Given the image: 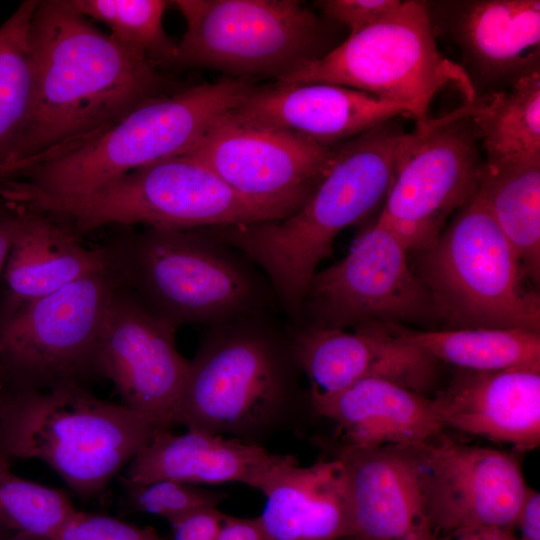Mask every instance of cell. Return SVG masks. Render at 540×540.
<instances>
[{
    "label": "cell",
    "mask_w": 540,
    "mask_h": 540,
    "mask_svg": "<svg viewBox=\"0 0 540 540\" xmlns=\"http://www.w3.org/2000/svg\"><path fill=\"white\" fill-rule=\"evenodd\" d=\"M31 40L34 106L5 178L84 142L163 95L165 79L142 52L97 29L65 0H38Z\"/></svg>",
    "instance_id": "1"
},
{
    "label": "cell",
    "mask_w": 540,
    "mask_h": 540,
    "mask_svg": "<svg viewBox=\"0 0 540 540\" xmlns=\"http://www.w3.org/2000/svg\"><path fill=\"white\" fill-rule=\"evenodd\" d=\"M404 133L389 120L336 144L316 190L284 218L205 228L260 268L290 323L301 324L307 288L318 265L333 255L336 236L384 203Z\"/></svg>",
    "instance_id": "2"
},
{
    "label": "cell",
    "mask_w": 540,
    "mask_h": 540,
    "mask_svg": "<svg viewBox=\"0 0 540 540\" xmlns=\"http://www.w3.org/2000/svg\"><path fill=\"white\" fill-rule=\"evenodd\" d=\"M290 324L270 313L207 327L189 360L175 424L257 445L294 428L311 401Z\"/></svg>",
    "instance_id": "3"
},
{
    "label": "cell",
    "mask_w": 540,
    "mask_h": 540,
    "mask_svg": "<svg viewBox=\"0 0 540 540\" xmlns=\"http://www.w3.org/2000/svg\"><path fill=\"white\" fill-rule=\"evenodd\" d=\"M116 230L101 244L107 266L156 317L206 328L281 311L260 268L204 228Z\"/></svg>",
    "instance_id": "4"
},
{
    "label": "cell",
    "mask_w": 540,
    "mask_h": 540,
    "mask_svg": "<svg viewBox=\"0 0 540 540\" xmlns=\"http://www.w3.org/2000/svg\"><path fill=\"white\" fill-rule=\"evenodd\" d=\"M253 86L227 77L150 98L93 137L3 180L0 198L12 206L75 199L138 168L186 155Z\"/></svg>",
    "instance_id": "5"
},
{
    "label": "cell",
    "mask_w": 540,
    "mask_h": 540,
    "mask_svg": "<svg viewBox=\"0 0 540 540\" xmlns=\"http://www.w3.org/2000/svg\"><path fill=\"white\" fill-rule=\"evenodd\" d=\"M156 430L81 385L12 392L0 411V449L44 462L84 499L105 490Z\"/></svg>",
    "instance_id": "6"
},
{
    "label": "cell",
    "mask_w": 540,
    "mask_h": 540,
    "mask_svg": "<svg viewBox=\"0 0 540 540\" xmlns=\"http://www.w3.org/2000/svg\"><path fill=\"white\" fill-rule=\"evenodd\" d=\"M22 207L55 218L82 238L107 226L220 227L281 219L298 210L240 194L189 155L138 168L83 197Z\"/></svg>",
    "instance_id": "7"
},
{
    "label": "cell",
    "mask_w": 540,
    "mask_h": 540,
    "mask_svg": "<svg viewBox=\"0 0 540 540\" xmlns=\"http://www.w3.org/2000/svg\"><path fill=\"white\" fill-rule=\"evenodd\" d=\"M186 22L174 67L282 80L338 42V24L296 0H177Z\"/></svg>",
    "instance_id": "8"
},
{
    "label": "cell",
    "mask_w": 540,
    "mask_h": 540,
    "mask_svg": "<svg viewBox=\"0 0 540 540\" xmlns=\"http://www.w3.org/2000/svg\"><path fill=\"white\" fill-rule=\"evenodd\" d=\"M422 253L420 279L445 329L540 333L539 294L524 285L513 247L478 195Z\"/></svg>",
    "instance_id": "9"
},
{
    "label": "cell",
    "mask_w": 540,
    "mask_h": 540,
    "mask_svg": "<svg viewBox=\"0 0 540 540\" xmlns=\"http://www.w3.org/2000/svg\"><path fill=\"white\" fill-rule=\"evenodd\" d=\"M285 83H325L369 93L406 106L425 121L433 98L447 87L472 101L475 90L461 66L444 57L424 1L401 3L324 57L304 65Z\"/></svg>",
    "instance_id": "10"
},
{
    "label": "cell",
    "mask_w": 540,
    "mask_h": 540,
    "mask_svg": "<svg viewBox=\"0 0 540 540\" xmlns=\"http://www.w3.org/2000/svg\"><path fill=\"white\" fill-rule=\"evenodd\" d=\"M120 286L105 268L20 309L0 324V381L9 393L81 385L98 374V343Z\"/></svg>",
    "instance_id": "11"
},
{
    "label": "cell",
    "mask_w": 540,
    "mask_h": 540,
    "mask_svg": "<svg viewBox=\"0 0 540 540\" xmlns=\"http://www.w3.org/2000/svg\"><path fill=\"white\" fill-rule=\"evenodd\" d=\"M472 122L451 111L417 122L398 146L395 174L376 218L408 250L424 251L447 217L478 193L484 161Z\"/></svg>",
    "instance_id": "12"
},
{
    "label": "cell",
    "mask_w": 540,
    "mask_h": 540,
    "mask_svg": "<svg viewBox=\"0 0 540 540\" xmlns=\"http://www.w3.org/2000/svg\"><path fill=\"white\" fill-rule=\"evenodd\" d=\"M436 319L427 288L408 265L407 250L377 220L342 260L315 273L301 309V323L341 330Z\"/></svg>",
    "instance_id": "13"
},
{
    "label": "cell",
    "mask_w": 540,
    "mask_h": 540,
    "mask_svg": "<svg viewBox=\"0 0 540 540\" xmlns=\"http://www.w3.org/2000/svg\"><path fill=\"white\" fill-rule=\"evenodd\" d=\"M423 488L434 536L496 528L516 530L529 486L509 451L437 436L419 444Z\"/></svg>",
    "instance_id": "14"
},
{
    "label": "cell",
    "mask_w": 540,
    "mask_h": 540,
    "mask_svg": "<svg viewBox=\"0 0 540 540\" xmlns=\"http://www.w3.org/2000/svg\"><path fill=\"white\" fill-rule=\"evenodd\" d=\"M176 331L120 285L109 301L99 336V377L110 380L122 404L157 430L175 424L189 369V360L176 347Z\"/></svg>",
    "instance_id": "15"
},
{
    "label": "cell",
    "mask_w": 540,
    "mask_h": 540,
    "mask_svg": "<svg viewBox=\"0 0 540 540\" xmlns=\"http://www.w3.org/2000/svg\"><path fill=\"white\" fill-rule=\"evenodd\" d=\"M334 146L287 130L250 125L228 112L186 155L244 196L300 209L327 173Z\"/></svg>",
    "instance_id": "16"
},
{
    "label": "cell",
    "mask_w": 540,
    "mask_h": 540,
    "mask_svg": "<svg viewBox=\"0 0 540 540\" xmlns=\"http://www.w3.org/2000/svg\"><path fill=\"white\" fill-rule=\"evenodd\" d=\"M435 37L454 44L476 97L540 73L539 0L424 1Z\"/></svg>",
    "instance_id": "17"
},
{
    "label": "cell",
    "mask_w": 540,
    "mask_h": 540,
    "mask_svg": "<svg viewBox=\"0 0 540 540\" xmlns=\"http://www.w3.org/2000/svg\"><path fill=\"white\" fill-rule=\"evenodd\" d=\"M290 332L310 394L330 395L361 379L380 378L425 395L437 375L438 361L376 323L353 333L291 323Z\"/></svg>",
    "instance_id": "18"
},
{
    "label": "cell",
    "mask_w": 540,
    "mask_h": 540,
    "mask_svg": "<svg viewBox=\"0 0 540 540\" xmlns=\"http://www.w3.org/2000/svg\"><path fill=\"white\" fill-rule=\"evenodd\" d=\"M419 444L343 446L352 534L346 540H433Z\"/></svg>",
    "instance_id": "19"
},
{
    "label": "cell",
    "mask_w": 540,
    "mask_h": 540,
    "mask_svg": "<svg viewBox=\"0 0 540 540\" xmlns=\"http://www.w3.org/2000/svg\"><path fill=\"white\" fill-rule=\"evenodd\" d=\"M230 114L244 123L287 130L328 147L397 116H411L406 106L360 90L280 81L254 86Z\"/></svg>",
    "instance_id": "20"
},
{
    "label": "cell",
    "mask_w": 540,
    "mask_h": 540,
    "mask_svg": "<svg viewBox=\"0 0 540 540\" xmlns=\"http://www.w3.org/2000/svg\"><path fill=\"white\" fill-rule=\"evenodd\" d=\"M431 399L444 426L518 451L540 444V370H459Z\"/></svg>",
    "instance_id": "21"
},
{
    "label": "cell",
    "mask_w": 540,
    "mask_h": 540,
    "mask_svg": "<svg viewBox=\"0 0 540 540\" xmlns=\"http://www.w3.org/2000/svg\"><path fill=\"white\" fill-rule=\"evenodd\" d=\"M259 517L267 540H346L352 514L345 468L338 457L300 466L284 455L261 491Z\"/></svg>",
    "instance_id": "22"
},
{
    "label": "cell",
    "mask_w": 540,
    "mask_h": 540,
    "mask_svg": "<svg viewBox=\"0 0 540 540\" xmlns=\"http://www.w3.org/2000/svg\"><path fill=\"white\" fill-rule=\"evenodd\" d=\"M19 209L20 228L1 280L0 324L28 304L107 266L101 245H86L68 225L47 214Z\"/></svg>",
    "instance_id": "23"
},
{
    "label": "cell",
    "mask_w": 540,
    "mask_h": 540,
    "mask_svg": "<svg viewBox=\"0 0 540 540\" xmlns=\"http://www.w3.org/2000/svg\"><path fill=\"white\" fill-rule=\"evenodd\" d=\"M284 455L235 438L187 430H156L127 465L124 479L149 483L168 479L188 484L239 482L262 491Z\"/></svg>",
    "instance_id": "24"
},
{
    "label": "cell",
    "mask_w": 540,
    "mask_h": 540,
    "mask_svg": "<svg viewBox=\"0 0 540 540\" xmlns=\"http://www.w3.org/2000/svg\"><path fill=\"white\" fill-rule=\"evenodd\" d=\"M310 401L314 413L337 424L348 447L418 444L444 427L431 398L380 378L330 395L310 394Z\"/></svg>",
    "instance_id": "25"
},
{
    "label": "cell",
    "mask_w": 540,
    "mask_h": 540,
    "mask_svg": "<svg viewBox=\"0 0 540 540\" xmlns=\"http://www.w3.org/2000/svg\"><path fill=\"white\" fill-rule=\"evenodd\" d=\"M451 112L474 125L486 153L485 166L540 160V73L477 96Z\"/></svg>",
    "instance_id": "26"
},
{
    "label": "cell",
    "mask_w": 540,
    "mask_h": 540,
    "mask_svg": "<svg viewBox=\"0 0 540 540\" xmlns=\"http://www.w3.org/2000/svg\"><path fill=\"white\" fill-rule=\"evenodd\" d=\"M438 362L468 371L540 370V333L523 328L417 330L378 323Z\"/></svg>",
    "instance_id": "27"
},
{
    "label": "cell",
    "mask_w": 540,
    "mask_h": 540,
    "mask_svg": "<svg viewBox=\"0 0 540 540\" xmlns=\"http://www.w3.org/2000/svg\"><path fill=\"white\" fill-rule=\"evenodd\" d=\"M513 247L523 274L540 277V160L501 168L483 166L477 193Z\"/></svg>",
    "instance_id": "28"
},
{
    "label": "cell",
    "mask_w": 540,
    "mask_h": 540,
    "mask_svg": "<svg viewBox=\"0 0 540 540\" xmlns=\"http://www.w3.org/2000/svg\"><path fill=\"white\" fill-rule=\"evenodd\" d=\"M38 0H26L0 25V178L32 115L36 68L31 22Z\"/></svg>",
    "instance_id": "29"
},
{
    "label": "cell",
    "mask_w": 540,
    "mask_h": 540,
    "mask_svg": "<svg viewBox=\"0 0 540 540\" xmlns=\"http://www.w3.org/2000/svg\"><path fill=\"white\" fill-rule=\"evenodd\" d=\"M86 18L110 28L120 43L142 52L156 67L173 66L177 44L166 33L163 15L170 2L163 0H65Z\"/></svg>",
    "instance_id": "30"
},
{
    "label": "cell",
    "mask_w": 540,
    "mask_h": 540,
    "mask_svg": "<svg viewBox=\"0 0 540 540\" xmlns=\"http://www.w3.org/2000/svg\"><path fill=\"white\" fill-rule=\"evenodd\" d=\"M0 449V523L15 534L53 539L77 511L59 489L17 476Z\"/></svg>",
    "instance_id": "31"
},
{
    "label": "cell",
    "mask_w": 540,
    "mask_h": 540,
    "mask_svg": "<svg viewBox=\"0 0 540 540\" xmlns=\"http://www.w3.org/2000/svg\"><path fill=\"white\" fill-rule=\"evenodd\" d=\"M121 484L125 503L131 510L163 517L169 523L195 511L217 507L227 495L168 479L134 483L122 477Z\"/></svg>",
    "instance_id": "32"
},
{
    "label": "cell",
    "mask_w": 540,
    "mask_h": 540,
    "mask_svg": "<svg viewBox=\"0 0 540 540\" xmlns=\"http://www.w3.org/2000/svg\"><path fill=\"white\" fill-rule=\"evenodd\" d=\"M52 540H163L151 527L120 519L76 511Z\"/></svg>",
    "instance_id": "33"
},
{
    "label": "cell",
    "mask_w": 540,
    "mask_h": 540,
    "mask_svg": "<svg viewBox=\"0 0 540 540\" xmlns=\"http://www.w3.org/2000/svg\"><path fill=\"white\" fill-rule=\"evenodd\" d=\"M400 0H323L316 2L323 16L353 35L396 8Z\"/></svg>",
    "instance_id": "34"
},
{
    "label": "cell",
    "mask_w": 540,
    "mask_h": 540,
    "mask_svg": "<svg viewBox=\"0 0 540 540\" xmlns=\"http://www.w3.org/2000/svg\"><path fill=\"white\" fill-rule=\"evenodd\" d=\"M223 517L217 507L190 513L170 523L172 540H215Z\"/></svg>",
    "instance_id": "35"
},
{
    "label": "cell",
    "mask_w": 540,
    "mask_h": 540,
    "mask_svg": "<svg viewBox=\"0 0 540 540\" xmlns=\"http://www.w3.org/2000/svg\"><path fill=\"white\" fill-rule=\"evenodd\" d=\"M215 540H267L259 517L239 518L224 514Z\"/></svg>",
    "instance_id": "36"
},
{
    "label": "cell",
    "mask_w": 540,
    "mask_h": 540,
    "mask_svg": "<svg viewBox=\"0 0 540 540\" xmlns=\"http://www.w3.org/2000/svg\"><path fill=\"white\" fill-rule=\"evenodd\" d=\"M515 529L519 532L516 540H540V494L538 491L529 488Z\"/></svg>",
    "instance_id": "37"
},
{
    "label": "cell",
    "mask_w": 540,
    "mask_h": 540,
    "mask_svg": "<svg viewBox=\"0 0 540 540\" xmlns=\"http://www.w3.org/2000/svg\"><path fill=\"white\" fill-rule=\"evenodd\" d=\"M22 212L0 198V283L6 259L20 228Z\"/></svg>",
    "instance_id": "38"
},
{
    "label": "cell",
    "mask_w": 540,
    "mask_h": 540,
    "mask_svg": "<svg viewBox=\"0 0 540 540\" xmlns=\"http://www.w3.org/2000/svg\"><path fill=\"white\" fill-rule=\"evenodd\" d=\"M433 540H516L511 529H470L435 536Z\"/></svg>",
    "instance_id": "39"
},
{
    "label": "cell",
    "mask_w": 540,
    "mask_h": 540,
    "mask_svg": "<svg viewBox=\"0 0 540 540\" xmlns=\"http://www.w3.org/2000/svg\"><path fill=\"white\" fill-rule=\"evenodd\" d=\"M5 540H51V539L44 538V537L31 536V535L14 534L13 536Z\"/></svg>",
    "instance_id": "40"
},
{
    "label": "cell",
    "mask_w": 540,
    "mask_h": 540,
    "mask_svg": "<svg viewBox=\"0 0 540 540\" xmlns=\"http://www.w3.org/2000/svg\"><path fill=\"white\" fill-rule=\"evenodd\" d=\"M15 533L9 530L7 527H5L2 523H0V540H5L11 536H13Z\"/></svg>",
    "instance_id": "41"
},
{
    "label": "cell",
    "mask_w": 540,
    "mask_h": 540,
    "mask_svg": "<svg viewBox=\"0 0 540 540\" xmlns=\"http://www.w3.org/2000/svg\"><path fill=\"white\" fill-rule=\"evenodd\" d=\"M9 395V392L6 390L2 382L0 381V411Z\"/></svg>",
    "instance_id": "42"
},
{
    "label": "cell",
    "mask_w": 540,
    "mask_h": 540,
    "mask_svg": "<svg viewBox=\"0 0 540 540\" xmlns=\"http://www.w3.org/2000/svg\"><path fill=\"white\" fill-rule=\"evenodd\" d=\"M2 181V179L0 178V182Z\"/></svg>",
    "instance_id": "43"
}]
</instances>
